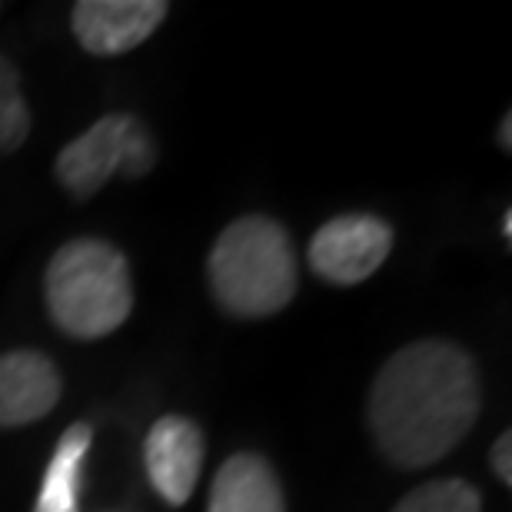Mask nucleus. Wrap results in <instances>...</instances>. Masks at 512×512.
Wrapping results in <instances>:
<instances>
[{"label": "nucleus", "instance_id": "11", "mask_svg": "<svg viewBox=\"0 0 512 512\" xmlns=\"http://www.w3.org/2000/svg\"><path fill=\"white\" fill-rule=\"evenodd\" d=\"M393 512H483V496L466 479L446 476L406 493L393 506Z\"/></svg>", "mask_w": 512, "mask_h": 512}, {"label": "nucleus", "instance_id": "2", "mask_svg": "<svg viewBox=\"0 0 512 512\" xmlns=\"http://www.w3.org/2000/svg\"><path fill=\"white\" fill-rule=\"evenodd\" d=\"M207 283L220 310L240 320L286 310L300 283L290 233L260 213L233 220L207 256Z\"/></svg>", "mask_w": 512, "mask_h": 512}, {"label": "nucleus", "instance_id": "8", "mask_svg": "<svg viewBox=\"0 0 512 512\" xmlns=\"http://www.w3.org/2000/svg\"><path fill=\"white\" fill-rule=\"evenodd\" d=\"M64 380L54 360L37 350L0 356V429H14L44 419L60 403Z\"/></svg>", "mask_w": 512, "mask_h": 512}, {"label": "nucleus", "instance_id": "6", "mask_svg": "<svg viewBox=\"0 0 512 512\" xmlns=\"http://www.w3.org/2000/svg\"><path fill=\"white\" fill-rule=\"evenodd\" d=\"M170 4L163 0H80L70 14V30L87 54L120 57L157 34Z\"/></svg>", "mask_w": 512, "mask_h": 512}, {"label": "nucleus", "instance_id": "9", "mask_svg": "<svg viewBox=\"0 0 512 512\" xmlns=\"http://www.w3.org/2000/svg\"><path fill=\"white\" fill-rule=\"evenodd\" d=\"M207 512H286L283 483L260 453H237L217 469Z\"/></svg>", "mask_w": 512, "mask_h": 512}, {"label": "nucleus", "instance_id": "3", "mask_svg": "<svg viewBox=\"0 0 512 512\" xmlns=\"http://www.w3.org/2000/svg\"><path fill=\"white\" fill-rule=\"evenodd\" d=\"M44 303L60 333L74 340H104L133 313L130 263L114 243L77 237L50 256Z\"/></svg>", "mask_w": 512, "mask_h": 512}, {"label": "nucleus", "instance_id": "15", "mask_svg": "<svg viewBox=\"0 0 512 512\" xmlns=\"http://www.w3.org/2000/svg\"><path fill=\"white\" fill-rule=\"evenodd\" d=\"M503 237L512 240V210H506V217H503Z\"/></svg>", "mask_w": 512, "mask_h": 512}, {"label": "nucleus", "instance_id": "12", "mask_svg": "<svg viewBox=\"0 0 512 512\" xmlns=\"http://www.w3.org/2000/svg\"><path fill=\"white\" fill-rule=\"evenodd\" d=\"M30 137V107L20 87V74L0 54V153H14Z\"/></svg>", "mask_w": 512, "mask_h": 512}, {"label": "nucleus", "instance_id": "10", "mask_svg": "<svg viewBox=\"0 0 512 512\" xmlns=\"http://www.w3.org/2000/svg\"><path fill=\"white\" fill-rule=\"evenodd\" d=\"M90 443H94L90 423H74L64 429L47 463L34 512H80V473H84Z\"/></svg>", "mask_w": 512, "mask_h": 512}, {"label": "nucleus", "instance_id": "4", "mask_svg": "<svg viewBox=\"0 0 512 512\" xmlns=\"http://www.w3.org/2000/svg\"><path fill=\"white\" fill-rule=\"evenodd\" d=\"M157 147L133 114H107L57 153V180L74 200H90L110 177L137 180L153 170Z\"/></svg>", "mask_w": 512, "mask_h": 512}, {"label": "nucleus", "instance_id": "14", "mask_svg": "<svg viewBox=\"0 0 512 512\" xmlns=\"http://www.w3.org/2000/svg\"><path fill=\"white\" fill-rule=\"evenodd\" d=\"M509 130H512V117L506 114L503 130H499V140H503V150H512V137H509Z\"/></svg>", "mask_w": 512, "mask_h": 512}, {"label": "nucleus", "instance_id": "1", "mask_svg": "<svg viewBox=\"0 0 512 512\" xmlns=\"http://www.w3.org/2000/svg\"><path fill=\"white\" fill-rule=\"evenodd\" d=\"M479 370L453 340L409 343L376 373L366 423L396 469L433 466L463 443L479 416Z\"/></svg>", "mask_w": 512, "mask_h": 512}, {"label": "nucleus", "instance_id": "13", "mask_svg": "<svg viewBox=\"0 0 512 512\" xmlns=\"http://www.w3.org/2000/svg\"><path fill=\"white\" fill-rule=\"evenodd\" d=\"M489 466L503 486H512V433H503L489 449Z\"/></svg>", "mask_w": 512, "mask_h": 512}, {"label": "nucleus", "instance_id": "7", "mask_svg": "<svg viewBox=\"0 0 512 512\" xmlns=\"http://www.w3.org/2000/svg\"><path fill=\"white\" fill-rule=\"evenodd\" d=\"M203 443L200 426L187 416H160L143 439V466H147L150 486L157 489L163 503L183 506L190 503L193 489L203 473Z\"/></svg>", "mask_w": 512, "mask_h": 512}, {"label": "nucleus", "instance_id": "5", "mask_svg": "<svg viewBox=\"0 0 512 512\" xmlns=\"http://www.w3.org/2000/svg\"><path fill=\"white\" fill-rule=\"evenodd\" d=\"M396 233L373 213H343L313 233L306 260L313 273L333 286H356L380 270L393 253Z\"/></svg>", "mask_w": 512, "mask_h": 512}]
</instances>
